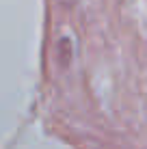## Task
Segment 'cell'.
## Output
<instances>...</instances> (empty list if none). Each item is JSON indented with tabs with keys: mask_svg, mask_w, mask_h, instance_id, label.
<instances>
[{
	"mask_svg": "<svg viewBox=\"0 0 147 149\" xmlns=\"http://www.w3.org/2000/svg\"><path fill=\"white\" fill-rule=\"evenodd\" d=\"M63 2H67V4H69V2H74V0H63Z\"/></svg>",
	"mask_w": 147,
	"mask_h": 149,
	"instance_id": "cell-1",
	"label": "cell"
}]
</instances>
